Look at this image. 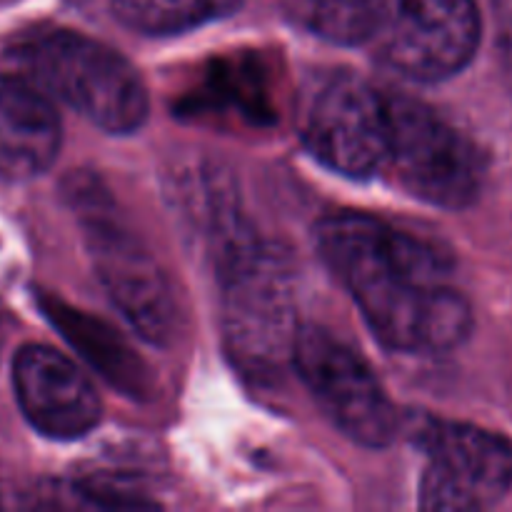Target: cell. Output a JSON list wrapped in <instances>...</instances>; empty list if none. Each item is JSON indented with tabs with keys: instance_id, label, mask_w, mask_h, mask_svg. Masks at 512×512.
<instances>
[{
	"instance_id": "cell-1",
	"label": "cell",
	"mask_w": 512,
	"mask_h": 512,
	"mask_svg": "<svg viewBox=\"0 0 512 512\" xmlns=\"http://www.w3.org/2000/svg\"><path fill=\"white\" fill-rule=\"evenodd\" d=\"M315 240L385 348L448 353L468 340L470 305L448 285V260L428 240L365 213L320 220Z\"/></svg>"
},
{
	"instance_id": "cell-2",
	"label": "cell",
	"mask_w": 512,
	"mask_h": 512,
	"mask_svg": "<svg viewBox=\"0 0 512 512\" xmlns=\"http://www.w3.org/2000/svg\"><path fill=\"white\" fill-rule=\"evenodd\" d=\"M210 250L223 283V338L230 360L253 383H275L293 368L298 315L288 255L255 235L220 198L210 205Z\"/></svg>"
},
{
	"instance_id": "cell-3",
	"label": "cell",
	"mask_w": 512,
	"mask_h": 512,
	"mask_svg": "<svg viewBox=\"0 0 512 512\" xmlns=\"http://www.w3.org/2000/svg\"><path fill=\"white\" fill-rule=\"evenodd\" d=\"M5 70L20 75L50 98L113 135L145 123L148 88L125 55L73 30H50L23 40L5 55Z\"/></svg>"
},
{
	"instance_id": "cell-4",
	"label": "cell",
	"mask_w": 512,
	"mask_h": 512,
	"mask_svg": "<svg viewBox=\"0 0 512 512\" xmlns=\"http://www.w3.org/2000/svg\"><path fill=\"white\" fill-rule=\"evenodd\" d=\"M70 193L83 220L98 278L115 308L148 343H173L180 330V310L165 270L138 235L123 228L113 203L93 180L88 185L75 183Z\"/></svg>"
},
{
	"instance_id": "cell-5",
	"label": "cell",
	"mask_w": 512,
	"mask_h": 512,
	"mask_svg": "<svg viewBox=\"0 0 512 512\" xmlns=\"http://www.w3.org/2000/svg\"><path fill=\"white\" fill-rule=\"evenodd\" d=\"M388 163L410 195L430 205L463 210L483 190L485 158L478 145L423 100L385 95Z\"/></svg>"
},
{
	"instance_id": "cell-6",
	"label": "cell",
	"mask_w": 512,
	"mask_h": 512,
	"mask_svg": "<svg viewBox=\"0 0 512 512\" xmlns=\"http://www.w3.org/2000/svg\"><path fill=\"white\" fill-rule=\"evenodd\" d=\"M293 370L323 413L365 448H383L395 438L398 415L368 360L320 325H300Z\"/></svg>"
},
{
	"instance_id": "cell-7",
	"label": "cell",
	"mask_w": 512,
	"mask_h": 512,
	"mask_svg": "<svg viewBox=\"0 0 512 512\" xmlns=\"http://www.w3.org/2000/svg\"><path fill=\"white\" fill-rule=\"evenodd\" d=\"M370 40L385 65L418 83L453 78L480 43L475 0H378Z\"/></svg>"
},
{
	"instance_id": "cell-8",
	"label": "cell",
	"mask_w": 512,
	"mask_h": 512,
	"mask_svg": "<svg viewBox=\"0 0 512 512\" xmlns=\"http://www.w3.org/2000/svg\"><path fill=\"white\" fill-rule=\"evenodd\" d=\"M418 445L428 458L420 508L488 510L512 488V445L503 435L455 420H425L418 428Z\"/></svg>"
},
{
	"instance_id": "cell-9",
	"label": "cell",
	"mask_w": 512,
	"mask_h": 512,
	"mask_svg": "<svg viewBox=\"0 0 512 512\" xmlns=\"http://www.w3.org/2000/svg\"><path fill=\"white\" fill-rule=\"evenodd\" d=\"M300 135L325 168L370 178L388 163L385 95L358 75H333L310 95Z\"/></svg>"
},
{
	"instance_id": "cell-10",
	"label": "cell",
	"mask_w": 512,
	"mask_h": 512,
	"mask_svg": "<svg viewBox=\"0 0 512 512\" xmlns=\"http://www.w3.org/2000/svg\"><path fill=\"white\" fill-rule=\"evenodd\" d=\"M20 410L38 433L75 440L98 425L100 395L88 375L48 345H25L13 363Z\"/></svg>"
},
{
	"instance_id": "cell-11",
	"label": "cell",
	"mask_w": 512,
	"mask_h": 512,
	"mask_svg": "<svg viewBox=\"0 0 512 512\" xmlns=\"http://www.w3.org/2000/svg\"><path fill=\"white\" fill-rule=\"evenodd\" d=\"M60 118L53 98L20 75L0 73V175L30 180L53 165Z\"/></svg>"
},
{
	"instance_id": "cell-12",
	"label": "cell",
	"mask_w": 512,
	"mask_h": 512,
	"mask_svg": "<svg viewBox=\"0 0 512 512\" xmlns=\"http://www.w3.org/2000/svg\"><path fill=\"white\" fill-rule=\"evenodd\" d=\"M40 308L45 318L63 333V338L80 350L85 360L120 393L145 398L153 390V378L145 360L135 353L123 335L115 333L108 323L90 318L83 310L70 308L53 295H40Z\"/></svg>"
},
{
	"instance_id": "cell-13",
	"label": "cell",
	"mask_w": 512,
	"mask_h": 512,
	"mask_svg": "<svg viewBox=\"0 0 512 512\" xmlns=\"http://www.w3.org/2000/svg\"><path fill=\"white\" fill-rule=\"evenodd\" d=\"M240 0H113V13L145 35H178L230 15Z\"/></svg>"
},
{
	"instance_id": "cell-14",
	"label": "cell",
	"mask_w": 512,
	"mask_h": 512,
	"mask_svg": "<svg viewBox=\"0 0 512 512\" xmlns=\"http://www.w3.org/2000/svg\"><path fill=\"white\" fill-rule=\"evenodd\" d=\"M290 18L318 38L340 45L370 40L378 0H283Z\"/></svg>"
},
{
	"instance_id": "cell-15",
	"label": "cell",
	"mask_w": 512,
	"mask_h": 512,
	"mask_svg": "<svg viewBox=\"0 0 512 512\" xmlns=\"http://www.w3.org/2000/svg\"><path fill=\"white\" fill-rule=\"evenodd\" d=\"M495 28L505 75L512 85V0H495Z\"/></svg>"
}]
</instances>
